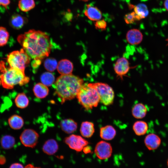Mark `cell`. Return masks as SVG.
<instances>
[{
  "label": "cell",
  "mask_w": 168,
  "mask_h": 168,
  "mask_svg": "<svg viewBox=\"0 0 168 168\" xmlns=\"http://www.w3.org/2000/svg\"><path fill=\"white\" fill-rule=\"evenodd\" d=\"M84 14L89 20L93 21L100 20L102 17V12L99 8L89 4L86 5Z\"/></svg>",
  "instance_id": "obj_11"
},
{
  "label": "cell",
  "mask_w": 168,
  "mask_h": 168,
  "mask_svg": "<svg viewBox=\"0 0 168 168\" xmlns=\"http://www.w3.org/2000/svg\"><path fill=\"white\" fill-rule=\"evenodd\" d=\"M164 6L166 9L168 11V0H165L164 3Z\"/></svg>",
  "instance_id": "obj_38"
},
{
  "label": "cell",
  "mask_w": 168,
  "mask_h": 168,
  "mask_svg": "<svg viewBox=\"0 0 168 168\" xmlns=\"http://www.w3.org/2000/svg\"><path fill=\"white\" fill-rule=\"evenodd\" d=\"M10 3V0H0V6H2L7 8Z\"/></svg>",
  "instance_id": "obj_33"
},
{
  "label": "cell",
  "mask_w": 168,
  "mask_h": 168,
  "mask_svg": "<svg viewBox=\"0 0 168 168\" xmlns=\"http://www.w3.org/2000/svg\"><path fill=\"white\" fill-rule=\"evenodd\" d=\"M40 80L42 83L47 86H50L54 82L55 77L52 73L45 72L41 75Z\"/></svg>",
  "instance_id": "obj_28"
},
{
  "label": "cell",
  "mask_w": 168,
  "mask_h": 168,
  "mask_svg": "<svg viewBox=\"0 0 168 168\" xmlns=\"http://www.w3.org/2000/svg\"><path fill=\"white\" fill-rule=\"evenodd\" d=\"M148 128L147 123L142 121L136 122L133 126V130L136 134L138 136L145 134L147 131Z\"/></svg>",
  "instance_id": "obj_23"
},
{
  "label": "cell",
  "mask_w": 168,
  "mask_h": 168,
  "mask_svg": "<svg viewBox=\"0 0 168 168\" xmlns=\"http://www.w3.org/2000/svg\"><path fill=\"white\" fill-rule=\"evenodd\" d=\"M95 132L94 124L89 121H84L81 124L80 132L82 135L86 138L92 136Z\"/></svg>",
  "instance_id": "obj_19"
},
{
  "label": "cell",
  "mask_w": 168,
  "mask_h": 168,
  "mask_svg": "<svg viewBox=\"0 0 168 168\" xmlns=\"http://www.w3.org/2000/svg\"><path fill=\"white\" fill-rule=\"evenodd\" d=\"M88 85L94 88L98 95L100 101L105 105L113 102L114 94L112 88L106 83L102 82L90 83Z\"/></svg>",
  "instance_id": "obj_6"
},
{
  "label": "cell",
  "mask_w": 168,
  "mask_h": 168,
  "mask_svg": "<svg viewBox=\"0 0 168 168\" xmlns=\"http://www.w3.org/2000/svg\"><path fill=\"white\" fill-rule=\"evenodd\" d=\"M15 142L14 138L8 135L3 136L0 140L1 146L5 149H9L12 148L15 145Z\"/></svg>",
  "instance_id": "obj_25"
},
{
  "label": "cell",
  "mask_w": 168,
  "mask_h": 168,
  "mask_svg": "<svg viewBox=\"0 0 168 168\" xmlns=\"http://www.w3.org/2000/svg\"><path fill=\"white\" fill-rule=\"evenodd\" d=\"M134 10L140 20L147 17L149 14L147 6L143 3H139L134 6Z\"/></svg>",
  "instance_id": "obj_26"
},
{
  "label": "cell",
  "mask_w": 168,
  "mask_h": 168,
  "mask_svg": "<svg viewBox=\"0 0 168 168\" xmlns=\"http://www.w3.org/2000/svg\"><path fill=\"white\" fill-rule=\"evenodd\" d=\"M161 140L159 137L154 133L147 135L144 140V143L147 147L150 150L156 149L159 146Z\"/></svg>",
  "instance_id": "obj_13"
},
{
  "label": "cell",
  "mask_w": 168,
  "mask_h": 168,
  "mask_svg": "<svg viewBox=\"0 0 168 168\" xmlns=\"http://www.w3.org/2000/svg\"><path fill=\"white\" fill-rule=\"evenodd\" d=\"M126 40L131 45H137L140 44L143 39L141 32L138 29H133L129 30L126 35Z\"/></svg>",
  "instance_id": "obj_12"
},
{
  "label": "cell",
  "mask_w": 168,
  "mask_h": 168,
  "mask_svg": "<svg viewBox=\"0 0 168 168\" xmlns=\"http://www.w3.org/2000/svg\"><path fill=\"white\" fill-rule=\"evenodd\" d=\"M27 21L26 18L16 14L12 16L9 21V24L13 28L18 30L22 27Z\"/></svg>",
  "instance_id": "obj_18"
},
{
  "label": "cell",
  "mask_w": 168,
  "mask_h": 168,
  "mask_svg": "<svg viewBox=\"0 0 168 168\" xmlns=\"http://www.w3.org/2000/svg\"><path fill=\"white\" fill-rule=\"evenodd\" d=\"M94 152L99 159H107L111 156L112 152V148L109 143L101 141L96 144Z\"/></svg>",
  "instance_id": "obj_9"
},
{
  "label": "cell",
  "mask_w": 168,
  "mask_h": 168,
  "mask_svg": "<svg viewBox=\"0 0 168 168\" xmlns=\"http://www.w3.org/2000/svg\"><path fill=\"white\" fill-rule=\"evenodd\" d=\"M60 125L62 130L68 134L73 133L76 131L77 127V122L71 119L62 120L60 122Z\"/></svg>",
  "instance_id": "obj_15"
},
{
  "label": "cell",
  "mask_w": 168,
  "mask_h": 168,
  "mask_svg": "<svg viewBox=\"0 0 168 168\" xmlns=\"http://www.w3.org/2000/svg\"><path fill=\"white\" fill-rule=\"evenodd\" d=\"M17 40L30 57L41 60L48 57L52 45L49 35L45 33L34 29L19 35Z\"/></svg>",
  "instance_id": "obj_1"
},
{
  "label": "cell",
  "mask_w": 168,
  "mask_h": 168,
  "mask_svg": "<svg viewBox=\"0 0 168 168\" xmlns=\"http://www.w3.org/2000/svg\"><path fill=\"white\" fill-rule=\"evenodd\" d=\"M83 79L72 74L61 75L53 85L62 104L74 99L83 85Z\"/></svg>",
  "instance_id": "obj_2"
},
{
  "label": "cell",
  "mask_w": 168,
  "mask_h": 168,
  "mask_svg": "<svg viewBox=\"0 0 168 168\" xmlns=\"http://www.w3.org/2000/svg\"><path fill=\"white\" fill-rule=\"evenodd\" d=\"M24 168H42L39 167H36L31 164H28Z\"/></svg>",
  "instance_id": "obj_36"
},
{
  "label": "cell",
  "mask_w": 168,
  "mask_h": 168,
  "mask_svg": "<svg viewBox=\"0 0 168 168\" xmlns=\"http://www.w3.org/2000/svg\"><path fill=\"white\" fill-rule=\"evenodd\" d=\"M124 19L125 22L127 24H132L136 21L140 20L134 12L126 14Z\"/></svg>",
  "instance_id": "obj_31"
},
{
  "label": "cell",
  "mask_w": 168,
  "mask_h": 168,
  "mask_svg": "<svg viewBox=\"0 0 168 168\" xmlns=\"http://www.w3.org/2000/svg\"><path fill=\"white\" fill-rule=\"evenodd\" d=\"M41 63V60H34L32 63V66L34 68H36L38 67Z\"/></svg>",
  "instance_id": "obj_34"
},
{
  "label": "cell",
  "mask_w": 168,
  "mask_h": 168,
  "mask_svg": "<svg viewBox=\"0 0 168 168\" xmlns=\"http://www.w3.org/2000/svg\"><path fill=\"white\" fill-rule=\"evenodd\" d=\"M76 97L79 103L87 110L97 106L100 101L96 90L86 83L83 84Z\"/></svg>",
  "instance_id": "obj_4"
},
{
  "label": "cell",
  "mask_w": 168,
  "mask_h": 168,
  "mask_svg": "<svg viewBox=\"0 0 168 168\" xmlns=\"http://www.w3.org/2000/svg\"><path fill=\"white\" fill-rule=\"evenodd\" d=\"M58 149V144L57 141L54 139L47 140L44 144L42 150L45 154L52 155L55 153Z\"/></svg>",
  "instance_id": "obj_16"
},
{
  "label": "cell",
  "mask_w": 168,
  "mask_h": 168,
  "mask_svg": "<svg viewBox=\"0 0 168 168\" xmlns=\"http://www.w3.org/2000/svg\"><path fill=\"white\" fill-rule=\"evenodd\" d=\"M7 59L10 67L18 69L23 72L30 60V57L23 49L9 53Z\"/></svg>",
  "instance_id": "obj_5"
},
{
  "label": "cell",
  "mask_w": 168,
  "mask_h": 168,
  "mask_svg": "<svg viewBox=\"0 0 168 168\" xmlns=\"http://www.w3.org/2000/svg\"><path fill=\"white\" fill-rule=\"evenodd\" d=\"M147 111L146 107L143 104L139 103L133 107L132 113L133 116L138 119H142L146 115Z\"/></svg>",
  "instance_id": "obj_22"
},
{
  "label": "cell",
  "mask_w": 168,
  "mask_h": 168,
  "mask_svg": "<svg viewBox=\"0 0 168 168\" xmlns=\"http://www.w3.org/2000/svg\"><path fill=\"white\" fill-rule=\"evenodd\" d=\"M33 91L35 96L40 99L46 97L49 93V89L47 86L40 83H38L34 86Z\"/></svg>",
  "instance_id": "obj_20"
},
{
  "label": "cell",
  "mask_w": 168,
  "mask_h": 168,
  "mask_svg": "<svg viewBox=\"0 0 168 168\" xmlns=\"http://www.w3.org/2000/svg\"><path fill=\"white\" fill-rule=\"evenodd\" d=\"M8 123L10 127L15 130L20 129L24 124V120L22 117L17 114L11 116L8 119Z\"/></svg>",
  "instance_id": "obj_21"
},
{
  "label": "cell",
  "mask_w": 168,
  "mask_h": 168,
  "mask_svg": "<svg viewBox=\"0 0 168 168\" xmlns=\"http://www.w3.org/2000/svg\"><path fill=\"white\" fill-rule=\"evenodd\" d=\"M64 142L71 149L77 152L82 151L88 142L80 136L72 134L64 139Z\"/></svg>",
  "instance_id": "obj_8"
},
{
  "label": "cell",
  "mask_w": 168,
  "mask_h": 168,
  "mask_svg": "<svg viewBox=\"0 0 168 168\" xmlns=\"http://www.w3.org/2000/svg\"><path fill=\"white\" fill-rule=\"evenodd\" d=\"M73 68L72 63L67 59H62L60 61L57 67L58 72L62 75L72 74Z\"/></svg>",
  "instance_id": "obj_14"
},
{
  "label": "cell",
  "mask_w": 168,
  "mask_h": 168,
  "mask_svg": "<svg viewBox=\"0 0 168 168\" xmlns=\"http://www.w3.org/2000/svg\"><path fill=\"white\" fill-rule=\"evenodd\" d=\"M95 26L97 29L103 31L106 29L107 23L104 20L100 19L96 21L95 23Z\"/></svg>",
  "instance_id": "obj_32"
},
{
  "label": "cell",
  "mask_w": 168,
  "mask_h": 168,
  "mask_svg": "<svg viewBox=\"0 0 168 168\" xmlns=\"http://www.w3.org/2000/svg\"><path fill=\"white\" fill-rule=\"evenodd\" d=\"M167 166H168V160L167 161Z\"/></svg>",
  "instance_id": "obj_40"
},
{
  "label": "cell",
  "mask_w": 168,
  "mask_h": 168,
  "mask_svg": "<svg viewBox=\"0 0 168 168\" xmlns=\"http://www.w3.org/2000/svg\"><path fill=\"white\" fill-rule=\"evenodd\" d=\"M130 69L129 63L126 58L122 57L118 58L114 66V71L117 76L123 79Z\"/></svg>",
  "instance_id": "obj_10"
},
{
  "label": "cell",
  "mask_w": 168,
  "mask_h": 168,
  "mask_svg": "<svg viewBox=\"0 0 168 168\" xmlns=\"http://www.w3.org/2000/svg\"><path fill=\"white\" fill-rule=\"evenodd\" d=\"M0 83L6 89H11L17 85L22 86L28 83L30 78L25 76L24 72L18 69L7 68L4 63H0Z\"/></svg>",
  "instance_id": "obj_3"
},
{
  "label": "cell",
  "mask_w": 168,
  "mask_h": 168,
  "mask_svg": "<svg viewBox=\"0 0 168 168\" xmlns=\"http://www.w3.org/2000/svg\"><path fill=\"white\" fill-rule=\"evenodd\" d=\"M9 36V33L6 29L0 27V46H4L7 44Z\"/></svg>",
  "instance_id": "obj_30"
},
{
  "label": "cell",
  "mask_w": 168,
  "mask_h": 168,
  "mask_svg": "<svg viewBox=\"0 0 168 168\" xmlns=\"http://www.w3.org/2000/svg\"><path fill=\"white\" fill-rule=\"evenodd\" d=\"M166 40L168 42V38Z\"/></svg>",
  "instance_id": "obj_41"
},
{
  "label": "cell",
  "mask_w": 168,
  "mask_h": 168,
  "mask_svg": "<svg viewBox=\"0 0 168 168\" xmlns=\"http://www.w3.org/2000/svg\"><path fill=\"white\" fill-rule=\"evenodd\" d=\"M39 138L38 133L31 129H26L21 133L20 139L22 144L26 147L33 148L37 145Z\"/></svg>",
  "instance_id": "obj_7"
},
{
  "label": "cell",
  "mask_w": 168,
  "mask_h": 168,
  "mask_svg": "<svg viewBox=\"0 0 168 168\" xmlns=\"http://www.w3.org/2000/svg\"><path fill=\"white\" fill-rule=\"evenodd\" d=\"M14 101L16 106L21 109L26 107L29 104V99L24 93L18 94L15 98Z\"/></svg>",
  "instance_id": "obj_24"
},
{
  "label": "cell",
  "mask_w": 168,
  "mask_h": 168,
  "mask_svg": "<svg viewBox=\"0 0 168 168\" xmlns=\"http://www.w3.org/2000/svg\"><path fill=\"white\" fill-rule=\"evenodd\" d=\"M86 146L84 147L83 150L84 153H87L91 152V150L90 148Z\"/></svg>",
  "instance_id": "obj_37"
},
{
  "label": "cell",
  "mask_w": 168,
  "mask_h": 168,
  "mask_svg": "<svg viewBox=\"0 0 168 168\" xmlns=\"http://www.w3.org/2000/svg\"><path fill=\"white\" fill-rule=\"evenodd\" d=\"M116 134V131L111 125L105 126L101 127L100 129V137L105 140H111L114 138Z\"/></svg>",
  "instance_id": "obj_17"
},
{
  "label": "cell",
  "mask_w": 168,
  "mask_h": 168,
  "mask_svg": "<svg viewBox=\"0 0 168 168\" xmlns=\"http://www.w3.org/2000/svg\"><path fill=\"white\" fill-rule=\"evenodd\" d=\"M57 65L56 60L52 58H47L44 61V66L45 68L49 72H53L55 70Z\"/></svg>",
  "instance_id": "obj_29"
},
{
  "label": "cell",
  "mask_w": 168,
  "mask_h": 168,
  "mask_svg": "<svg viewBox=\"0 0 168 168\" xmlns=\"http://www.w3.org/2000/svg\"><path fill=\"white\" fill-rule=\"evenodd\" d=\"M9 168H24V167L21 163H15L12 164Z\"/></svg>",
  "instance_id": "obj_35"
},
{
  "label": "cell",
  "mask_w": 168,
  "mask_h": 168,
  "mask_svg": "<svg viewBox=\"0 0 168 168\" xmlns=\"http://www.w3.org/2000/svg\"><path fill=\"white\" fill-rule=\"evenodd\" d=\"M19 8L22 11L28 12L35 6L34 0H20L18 4Z\"/></svg>",
  "instance_id": "obj_27"
},
{
  "label": "cell",
  "mask_w": 168,
  "mask_h": 168,
  "mask_svg": "<svg viewBox=\"0 0 168 168\" xmlns=\"http://www.w3.org/2000/svg\"><path fill=\"white\" fill-rule=\"evenodd\" d=\"M80 1H83V2H87V1H88L90 0H79Z\"/></svg>",
  "instance_id": "obj_39"
}]
</instances>
